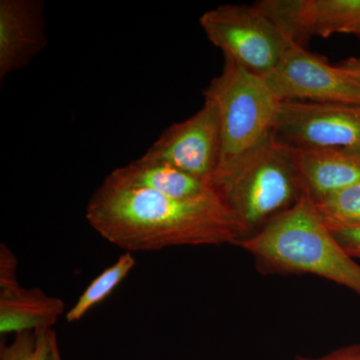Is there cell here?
Listing matches in <instances>:
<instances>
[{"mask_svg":"<svg viewBox=\"0 0 360 360\" xmlns=\"http://www.w3.org/2000/svg\"><path fill=\"white\" fill-rule=\"evenodd\" d=\"M85 217L101 238L125 252L238 246L245 238L238 219L215 189L179 200L106 176L90 198Z\"/></svg>","mask_w":360,"mask_h":360,"instance_id":"cell-1","label":"cell"},{"mask_svg":"<svg viewBox=\"0 0 360 360\" xmlns=\"http://www.w3.org/2000/svg\"><path fill=\"white\" fill-rule=\"evenodd\" d=\"M239 248L264 274H312L360 297V265L340 245L309 196L302 198Z\"/></svg>","mask_w":360,"mask_h":360,"instance_id":"cell-2","label":"cell"},{"mask_svg":"<svg viewBox=\"0 0 360 360\" xmlns=\"http://www.w3.org/2000/svg\"><path fill=\"white\" fill-rule=\"evenodd\" d=\"M212 186L236 215L245 238L290 210L304 194L295 151L276 134L214 176Z\"/></svg>","mask_w":360,"mask_h":360,"instance_id":"cell-3","label":"cell"},{"mask_svg":"<svg viewBox=\"0 0 360 360\" xmlns=\"http://www.w3.org/2000/svg\"><path fill=\"white\" fill-rule=\"evenodd\" d=\"M205 98L212 101L219 116L220 155L217 176L274 134L279 103L264 77L229 59H225L221 73L208 85Z\"/></svg>","mask_w":360,"mask_h":360,"instance_id":"cell-4","label":"cell"},{"mask_svg":"<svg viewBox=\"0 0 360 360\" xmlns=\"http://www.w3.org/2000/svg\"><path fill=\"white\" fill-rule=\"evenodd\" d=\"M200 25L225 59L262 77L276 68L292 41L257 2L215 7L200 16Z\"/></svg>","mask_w":360,"mask_h":360,"instance_id":"cell-5","label":"cell"},{"mask_svg":"<svg viewBox=\"0 0 360 360\" xmlns=\"http://www.w3.org/2000/svg\"><path fill=\"white\" fill-rule=\"evenodd\" d=\"M264 79L278 103L360 104L359 82L295 41Z\"/></svg>","mask_w":360,"mask_h":360,"instance_id":"cell-6","label":"cell"},{"mask_svg":"<svg viewBox=\"0 0 360 360\" xmlns=\"http://www.w3.org/2000/svg\"><path fill=\"white\" fill-rule=\"evenodd\" d=\"M274 134L292 148L360 149V104L279 103Z\"/></svg>","mask_w":360,"mask_h":360,"instance_id":"cell-7","label":"cell"},{"mask_svg":"<svg viewBox=\"0 0 360 360\" xmlns=\"http://www.w3.org/2000/svg\"><path fill=\"white\" fill-rule=\"evenodd\" d=\"M219 155V116L212 101L205 98L198 112L170 125L141 158L167 163L212 186Z\"/></svg>","mask_w":360,"mask_h":360,"instance_id":"cell-8","label":"cell"},{"mask_svg":"<svg viewBox=\"0 0 360 360\" xmlns=\"http://www.w3.org/2000/svg\"><path fill=\"white\" fill-rule=\"evenodd\" d=\"M257 4L288 39L302 46L312 37L326 39L347 33L360 18V0H262Z\"/></svg>","mask_w":360,"mask_h":360,"instance_id":"cell-9","label":"cell"},{"mask_svg":"<svg viewBox=\"0 0 360 360\" xmlns=\"http://www.w3.org/2000/svg\"><path fill=\"white\" fill-rule=\"evenodd\" d=\"M42 0L0 1V80L27 65L47 45Z\"/></svg>","mask_w":360,"mask_h":360,"instance_id":"cell-10","label":"cell"},{"mask_svg":"<svg viewBox=\"0 0 360 360\" xmlns=\"http://www.w3.org/2000/svg\"><path fill=\"white\" fill-rule=\"evenodd\" d=\"M303 193L314 202L360 182V149L293 148Z\"/></svg>","mask_w":360,"mask_h":360,"instance_id":"cell-11","label":"cell"},{"mask_svg":"<svg viewBox=\"0 0 360 360\" xmlns=\"http://www.w3.org/2000/svg\"><path fill=\"white\" fill-rule=\"evenodd\" d=\"M65 302L39 288L26 290L18 283L0 285V333L51 329L65 312Z\"/></svg>","mask_w":360,"mask_h":360,"instance_id":"cell-12","label":"cell"},{"mask_svg":"<svg viewBox=\"0 0 360 360\" xmlns=\"http://www.w3.org/2000/svg\"><path fill=\"white\" fill-rule=\"evenodd\" d=\"M108 176L123 186L148 189L179 200L198 198L214 189L172 165L142 158L116 168Z\"/></svg>","mask_w":360,"mask_h":360,"instance_id":"cell-13","label":"cell"},{"mask_svg":"<svg viewBox=\"0 0 360 360\" xmlns=\"http://www.w3.org/2000/svg\"><path fill=\"white\" fill-rule=\"evenodd\" d=\"M136 265L131 252H124L115 264L103 270L87 285L77 302L66 312V321L72 323L84 319L90 310L104 302L129 276Z\"/></svg>","mask_w":360,"mask_h":360,"instance_id":"cell-14","label":"cell"},{"mask_svg":"<svg viewBox=\"0 0 360 360\" xmlns=\"http://www.w3.org/2000/svg\"><path fill=\"white\" fill-rule=\"evenodd\" d=\"M315 205L329 229L360 225V182Z\"/></svg>","mask_w":360,"mask_h":360,"instance_id":"cell-15","label":"cell"},{"mask_svg":"<svg viewBox=\"0 0 360 360\" xmlns=\"http://www.w3.org/2000/svg\"><path fill=\"white\" fill-rule=\"evenodd\" d=\"M52 329L18 333L11 345L1 343L0 360H51Z\"/></svg>","mask_w":360,"mask_h":360,"instance_id":"cell-16","label":"cell"},{"mask_svg":"<svg viewBox=\"0 0 360 360\" xmlns=\"http://www.w3.org/2000/svg\"><path fill=\"white\" fill-rule=\"evenodd\" d=\"M336 240L352 258H360V225L330 229Z\"/></svg>","mask_w":360,"mask_h":360,"instance_id":"cell-17","label":"cell"},{"mask_svg":"<svg viewBox=\"0 0 360 360\" xmlns=\"http://www.w3.org/2000/svg\"><path fill=\"white\" fill-rule=\"evenodd\" d=\"M295 360H360V345L338 348L323 356H297Z\"/></svg>","mask_w":360,"mask_h":360,"instance_id":"cell-18","label":"cell"},{"mask_svg":"<svg viewBox=\"0 0 360 360\" xmlns=\"http://www.w3.org/2000/svg\"><path fill=\"white\" fill-rule=\"evenodd\" d=\"M336 68L360 84V58H348L336 65Z\"/></svg>","mask_w":360,"mask_h":360,"instance_id":"cell-19","label":"cell"},{"mask_svg":"<svg viewBox=\"0 0 360 360\" xmlns=\"http://www.w3.org/2000/svg\"><path fill=\"white\" fill-rule=\"evenodd\" d=\"M51 360H63L60 349H59L58 347V336H56L53 330L51 331Z\"/></svg>","mask_w":360,"mask_h":360,"instance_id":"cell-20","label":"cell"},{"mask_svg":"<svg viewBox=\"0 0 360 360\" xmlns=\"http://www.w3.org/2000/svg\"><path fill=\"white\" fill-rule=\"evenodd\" d=\"M347 33V34H354L356 35V37H360V18H359V20L355 21L354 25H352V26H350L349 28H348Z\"/></svg>","mask_w":360,"mask_h":360,"instance_id":"cell-21","label":"cell"}]
</instances>
